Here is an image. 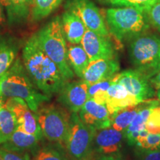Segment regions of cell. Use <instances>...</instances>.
Instances as JSON below:
<instances>
[{"label":"cell","instance_id":"cell-39","mask_svg":"<svg viewBox=\"0 0 160 160\" xmlns=\"http://www.w3.org/2000/svg\"><path fill=\"white\" fill-rule=\"evenodd\" d=\"M102 1H104V2H108V3H111V2L112 1V0H102Z\"/></svg>","mask_w":160,"mask_h":160},{"label":"cell","instance_id":"cell-29","mask_svg":"<svg viewBox=\"0 0 160 160\" xmlns=\"http://www.w3.org/2000/svg\"><path fill=\"white\" fill-rule=\"evenodd\" d=\"M145 129L150 133L160 134V106L156 105L152 108Z\"/></svg>","mask_w":160,"mask_h":160},{"label":"cell","instance_id":"cell-2","mask_svg":"<svg viewBox=\"0 0 160 160\" xmlns=\"http://www.w3.org/2000/svg\"><path fill=\"white\" fill-rule=\"evenodd\" d=\"M0 93L6 98H21L34 113L42 104L51 99L33 85L19 57L17 58L8 71L0 77Z\"/></svg>","mask_w":160,"mask_h":160},{"label":"cell","instance_id":"cell-4","mask_svg":"<svg viewBox=\"0 0 160 160\" xmlns=\"http://www.w3.org/2000/svg\"><path fill=\"white\" fill-rule=\"evenodd\" d=\"M106 20L110 32L118 41L133 39L142 34L149 27L145 12L133 7L108 8Z\"/></svg>","mask_w":160,"mask_h":160},{"label":"cell","instance_id":"cell-5","mask_svg":"<svg viewBox=\"0 0 160 160\" xmlns=\"http://www.w3.org/2000/svg\"><path fill=\"white\" fill-rule=\"evenodd\" d=\"M129 56L134 69L152 79L160 71V37L142 33L134 37L129 46Z\"/></svg>","mask_w":160,"mask_h":160},{"label":"cell","instance_id":"cell-31","mask_svg":"<svg viewBox=\"0 0 160 160\" xmlns=\"http://www.w3.org/2000/svg\"><path fill=\"white\" fill-rule=\"evenodd\" d=\"M146 14L150 22L160 32V0H157V2L146 12Z\"/></svg>","mask_w":160,"mask_h":160},{"label":"cell","instance_id":"cell-27","mask_svg":"<svg viewBox=\"0 0 160 160\" xmlns=\"http://www.w3.org/2000/svg\"><path fill=\"white\" fill-rule=\"evenodd\" d=\"M118 73L111 79L104 80V81L99 82L89 85L88 99H92L98 103L105 105L107 91L113 83L117 82Z\"/></svg>","mask_w":160,"mask_h":160},{"label":"cell","instance_id":"cell-6","mask_svg":"<svg viewBox=\"0 0 160 160\" xmlns=\"http://www.w3.org/2000/svg\"><path fill=\"white\" fill-rule=\"evenodd\" d=\"M36 114L44 139L64 147L71 113L61 105L44 103Z\"/></svg>","mask_w":160,"mask_h":160},{"label":"cell","instance_id":"cell-15","mask_svg":"<svg viewBox=\"0 0 160 160\" xmlns=\"http://www.w3.org/2000/svg\"><path fill=\"white\" fill-rule=\"evenodd\" d=\"M119 71V64L115 58L100 59L90 62L82 79L89 85L111 79Z\"/></svg>","mask_w":160,"mask_h":160},{"label":"cell","instance_id":"cell-16","mask_svg":"<svg viewBox=\"0 0 160 160\" xmlns=\"http://www.w3.org/2000/svg\"><path fill=\"white\" fill-rule=\"evenodd\" d=\"M140 103L142 102L117 82L109 88L106 93L105 105L107 106L111 118L119 110L137 105Z\"/></svg>","mask_w":160,"mask_h":160},{"label":"cell","instance_id":"cell-11","mask_svg":"<svg viewBox=\"0 0 160 160\" xmlns=\"http://www.w3.org/2000/svg\"><path fill=\"white\" fill-rule=\"evenodd\" d=\"M5 104L13 112L17 122V125L30 134L44 139L37 121L36 113L32 111L28 104L21 98L11 97L6 99Z\"/></svg>","mask_w":160,"mask_h":160},{"label":"cell","instance_id":"cell-30","mask_svg":"<svg viewBox=\"0 0 160 160\" xmlns=\"http://www.w3.org/2000/svg\"><path fill=\"white\" fill-rule=\"evenodd\" d=\"M136 146L140 150H159L160 134L148 133L145 137L138 139Z\"/></svg>","mask_w":160,"mask_h":160},{"label":"cell","instance_id":"cell-8","mask_svg":"<svg viewBox=\"0 0 160 160\" xmlns=\"http://www.w3.org/2000/svg\"><path fill=\"white\" fill-rule=\"evenodd\" d=\"M67 8L82 20L88 30L109 37L108 29L101 12L91 0H71Z\"/></svg>","mask_w":160,"mask_h":160},{"label":"cell","instance_id":"cell-35","mask_svg":"<svg viewBox=\"0 0 160 160\" xmlns=\"http://www.w3.org/2000/svg\"><path fill=\"white\" fill-rule=\"evenodd\" d=\"M6 16L5 13V9H4L2 5L0 2V28L4 27L6 24Z\"/></svg>","mask_w":160,"mask_h":160},{"label":"cell","instance_id":"cell-9","mask_svg":"<svg viewBox=\"0 0 160 160\" xmlns=\"http://www.w3.org/2000/svg\"><path fill=\"white\" fill-rule=\"evenodd\" d=\"M117 82L122 85L140 102L150 100L156 94L151 79L136 69L125 70L118 73Z\"/></svg>","mask_w":160,"mask_h":160},{"label":"cell","instance_id":"cell-36","mask_svg":"<svg viewBox=\"0 0 160 160\" xmlns=\"http://www.w3.org/2000/svg\"><path fill=\"white\" fill-rule=\"evenodd\" d=\"M151 82L155 89L158 90L160 88V71L154 77H153L152 79H151Z\"/></svg>","mask_w":160,"mask_h":160},{"label":"cell","instance_id":"cell-37","mask_svg":"<svg viewBox=\"0 0 160 160\" xmlns=\"http://www.w3.org/2000/svg\"><path fill=\"white\" fill-rule=\"evenodd\" d=\"M4 96L1 93H0V109H1V108L2 107L4 104H5V101H4Z\"/></svg>","mask_w":160,"mask_h":160},{"label":"cell","instance_id":"cell-34","mask_svg":"<svg viewBox=\"0 0 160 160\" xmlns=\"http://www.w3.org/2000/svg\"><path fill=\"white\" fill-rule=\"evenodd\" d=\"M97 160H125L121 155L113 154V155H102Z\"/></svg>","mask_w":160,"mask_h":160},{"label":"cell","instance_id":"cell-33","mask_svg":"<svg viewBox=\"0 0 160 160\" xmlns=\"http://www.w3.org/2000/svg\"><path fill=\"white\" fill-rule=\"evenodd\" d=\"M137 160H160L159 150H140Z\"/></svg>","mask_w":160,"mask_h":160},{"label":"cell","instance_id":"cell-10","mask_svg":"<svg viewBox=\"0 0 160 160\" xmlns=\"http://www.w3.org/2000/svg\"><path fill=\"white\" fill-rule=\"evenodd\" d=\"M89 85L83 79L67 82L57 93V102L70 113H79L88 99Z\"/></svg>","mask_w":160,"mask_h":160},{"label":"cell","instance_id":"cell-28","mask_svg":"<svg viewBox=\"0 0 160 160\" xmlns=\"http://www.w3.org/2000/svg\"><path fill=\"white\" fill-rule=\"evenodd\" d=\"M157 1V0H112L110 4L124 7L137 8L146 13Z\"/></svg>","mask_w":160,"mask_h":160},{"label":"cell","instance_id":"cell-21","mask_svg":"<svg viewBox=\"0 0 160 160\" xmlns=\"http://www.w3.org/2000/svg\"><path fill=\"white\" fill-rule=\"evenodd\" d=\"M68 60L70 67L73 73L82 79L90 60L87 53L80 44H71L68 45Z\"/></svg>","mask_w":160,"mask_h":160},{"label":"cell","instance_id":"cell-17","mask_svg":"<svg viewBox=\"0 0 160 160\" xmlns=\"http://www.w3.org/2000/svg\"><path fill=\"white\" fill-rule=\"evenodd\" d=\"M43 141L44 139L30 134L17 125L11 137L2 144L0 148L16 153H31Z\"/></svg>","mask_w":160,"mask_h":160},{"label":"cell","instance_id":"cell-18","mask_svg":"<svg viewBox=\"0 0 160 160\" xmlns=\"http://www.w3.org/2000/svg\"><path fill=\"white\" fill-rule=\"evenodd\" d=\"M10 25L22 24L31 16L33 0H0Z\"/></svg>","mask_w":160,"mask_h":160},{"label":"cell","instance_id":"cell-13","mask_svg":"<svg viewBox=\"0 0 160 160\" xmlns=\"http://www.w3.org/2000/svg\"><path fill=\"white\" fill-rule=\"evenodd\" d=\"M78 114L82 121L94 131L111 127V117L107 106L92 99L86 101Z\"/></svg>","mask_w":160,"mask_h":160},{"label":"cell","instance_id":"cell-23","mask_svg":"<svg viewBox=\"0 0 160 160\" xmlns=\"http://www.w3.org/2000/svg\"><path fill=\"white\" fill-rule=\"evenodd\" d=\"M140 104L118 111L111 118V127L117 131L125 133L138 112L142 108L144 105H139Z\"/></svg>","mask_w":160,"mask_h":160},{"label":"cell","instance_id":"cell-24","mask_svg":"<svg viewBox=\"0 0 160 160\" xmlns=\"http://www.w3.org/2000/svg\"><path fill=\"white\" fill-rule=\"evenodd\" d=\"M17 127L13 113L5 104L0 109V145L9 139Z\"/></svg>","mask_w":160,"mask_h":160},{"label":"cell","instance_id":"cell-3","mask_svg":"<svg viewBox=\"0 0 160 160\" xmlns=\"http://www.w3.org/2000/svg\"><path fill=\"white\" fill-rule=\"evenodd\" d=\"M40 47L59 68L67 82L74 77L68 60V45L61 18L56 17L35 33Z\"/></svg>","mask_w":160,"mask_h":160},{"label":"cell","instance_id":"cell-40","mask_svg":"<svg viewBox=\"0 0 160 160\" xmlns=\"http://www.w3.org/2000/svg\"><path fill=\"white\" fill-rule=\"evenodd\" d=\"M0 160H2V159L1 157H0Z\"/></svg>","mask_w":160,"mask_h":160},{"label":"cell","instance_id":"cell-14","mask_svg":"<svg viewBox=\"0 0 160 160\" xmlns=\"http://www.w3.org/2000/svg\"><path fill=\"white\" fill-rule=\"evenodd\" d=\"M125 134L112 127L96 131L93 136V149L101 156L118 154L122 148Z\"/></svg>","mask_w":160,"mask_h":160},{"label":"cell","instance_id":"cell-20","mask_svg":"<svg viewBox=\"0 0 160 160\" xmlns=\"http://www.w3.org/2000/svg\"><path fill=\"white\" fill-rule=\"evenodd\" d=\"M61 22L66 40L71 44H80L87 30L82 20L68 10L62 16Z\"/></svg>","mask_w":160,"mask_h":160},{"label":"cell","instance_id":"cell-32","mask_svg":"<svg viewBox=\"0 0 160 160\" xmlns=\"http://www.w3.org/2000/svg\"><path fill=\"white\" fill-rule=\"evenodd\" d=\"M0 157L2 160H32L31 153H16L0 148Z\"/></svg>","mask_w":160,"mask_h":160},{"label":"cell","instance_id":"cell-7","mask_svg":"<svg viewBox=\"0 0 160 160\" xmlns=\"http://www.w3.org/2000/svg\"><path fill=\"white\" fill-rule=\"evenodd\" d=\"M95 131L82 121L78 113H72L64 148L71 160H91Z\"/></svg>","mask_w":160,"mask_h":160},{"label":"cell","instance_id":"cell-38","mask_svg":"<svg viewBox=\"0 0 160 160\" xmlns=\"http://www.w3.org/2000/svg\"><path fill=\"white\" fill-rule=\"evenodd\" d=\"M157 98H158V100L160 101V88L157 90Z\"/></svg>","mask_w":160,"mask_h":160},{"label":"cell","instance_id":"cell-22","mask_svg":"<svg viewBox=\"0 0 160 160\" xmlns=\"http://www.w3.org/2000/svg\"><path fill=\"white\" fill-rule=\"evenodd\" d=\"M42 142L31 153L32 160H71L63 146L57 143Z\"/></svg>","mask_w":160,"mask_h":160},{"label":"cell","instance_id":"cell-26","mask_svg":"<svg viewBox=\"0 0 160 160\" xmlns=\"http://www.w3.org/2000/svg\"><path fill=\"white\" fill-rule=\"evenodd\" d=\"M156 105H158L157 101L148 100V102H147V105H144L142 108L138 112L134 119L130 124L129 127L128 128V129L124 133V134L132 133V132L140 131L142 130L145 129V123L147 122L148 118L150 113H151L152 108Z\"/></svg>","mask_w":160,"mask_h":160},{"label":"cell","instance_id":"cell-25","mask_svg":"<svg viewBox=\"0 0 160 160\" xmlns=\"http://www.w3.org/2000/svg\"><path fill=\"white\" fill-rule=\"evenodd\" d=\"M63 0H33L31 17L32 21L37 22L48 17L57 8Z\"/></svg>","mask_w":160,"mask_h":160},{"label":"cell","instance_id":"cell-1","mask_svg":"<svg viewBox=\"0 0 160 160\" xmlns=\"http://www.w3.org/2000/svg\"><path fill=\"white\" fill-rule=\"evenodd\" d=\"M22 60L33 85L50 98L57 94L67 82L57 64L40 47L35 33L24 45Z\"/></svg>","mask_w":160,"mask_h":160},{"label":"cell","instance_id":"cell-12","mask_svg":"<svg viewBox=\"0 0 160 160\" xmlns=\"http://www.w3.org/2000/svg\"><path fill=\"white\" fill-rule=\"evenodd\" d=\"M80 45L85 51L90 62L115 58V49L109 37L99 35L87 29Z\"/></svg>","mask_w":160,"mask_h":160},{"label":"cell","instance_id":"cell-19","mask_svg":"<svg viewBox=\"0 0 160 160\" xmlns=\"http://www.w3.org/2000/svg\"><path fill=\"white\" fill-rule=\"evenodd\" d=\"M20 42L8 34H0V77L8 71L17 58Z\"/></svg>","mask_w":160,"mask_h":160}]
</instances>
